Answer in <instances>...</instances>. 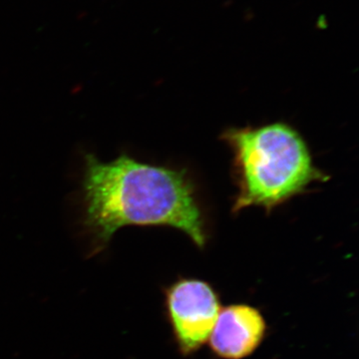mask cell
<instances>
[{"instance_id":"1","label":"cell","mask_w":359,"mask_h":359,"mask_svg":"<svg viewBox=\"0 0 359 359\" xmlns=\"http://www.w3.org/2000/svg\"><path fill=\"white\" fill-rule=\"evenodd\" d=\"M84 162L83 226L90 256L107 249L117 231L128 226H171L205 247L204 218L185 171L126 154L111 162L86 154Z\"/></svg>"},{"instance_id":"2","label":"cell","mask_w":359,"mask_h":359,"mask_svg":"<svg viewBox=\"0 0 359 359\" xmlns=\"http://www.w3.org/2000/svg\"><path fill=\"white\" fill-rule=\"evenodd\" d=\"M222 138L233 153L238 187L233 212L252 205L271 212L314 182L330 179L314 166L302 135L285 123L231 128Z\"/></svg>"},{"instance_id":"3","label":"cell","mask_w":359,"mask_h":359,"mask_svg":"<svg viewBox=\"0 0 359 359\" xmlns=\"http://www.w3.org/2000/svg\"><path fill=\"white\" fill-rule=\"evenodd\" d=\"M164 297L168 323L178 351L184 356L192 355L210 339L222 309L219 294L211 283L183 278L166 287Z\"/></svg>"},{"instance_id":"4","label":"cell","mask_w":359,"mask_h":359,"mask_svg":"<svg viewBox=\"0 0 359 359\" xmlns=\"http://www.w3.org/2000/svg\"><path fill=\"white\" fill-rule=\"evenodd\" d=\"M266 330V318L259 309L233 304L221 309L208 341L216 358L244 359L261 346Z\"/></svg>"}]
</instances>
